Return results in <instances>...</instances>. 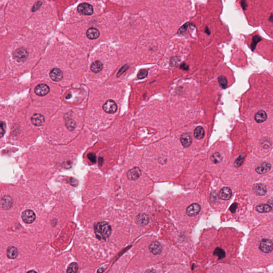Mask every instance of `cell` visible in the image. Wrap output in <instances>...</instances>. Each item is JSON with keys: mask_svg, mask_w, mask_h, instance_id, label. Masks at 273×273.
Returning a JSON list of instances; mask_svg holds the SVG:
<instances>
[{"mask_svg": "<svg viewBox=\"0 0 273 273\" xmlns=\"http://www.w3.org/2000/svg\"><path fill=\"white\" fill-rule=\"evenodd\" d=\"M94 233L97 239L100 240H107L111 235L112 228L107 222H98L94 226Z\"/></svg>", "mask_w": 273, "mask_h": 273, "instance_id": "cell-1", "label": "cell"}, {"mask_svg": "<svg viewBox=\"0 0 273 273\" xmlns=\"http://www.w3.org/2000/svg\"><path fill=\"white\" fill-rule=\"evenodd\" d=\"M259 248L263 252H271L273 250V243L269 239H263L259 245Z\"/></svg>", "mask_w": 273, "mask_h": 273, "instance_id": "cell-2", "label": "cell"}, {"mask_svg": "<svg viewBox=\"0 0 273 273\" xmlns=\"http://www.w3.org/2000/svg\"><path fill=\"white\" fill-rule=\"evenodd\" d=\"M21 218L24 222L26 224H30L34 222L36 219V215L32 210H27L23 212Z\"/></svg>", "mask_w": 273, "mask_h": 273, "instance_id": "cell-3", "label": "cell"}, {"mask_svg": "<svg viewBox=\"0 0 273 273\" xmlns=\"http://www.w3.org/2000/svg\"><path fill=\"white\" fill-rule=\"evenodd\" d=\"M78 12L83 15H91L94 12V9L91 5L83 3L78 7Z\"/></svg>", "mask_w": 273, "mask_h": 273, "instance_id": "cell-4", "label": "cell"}, {"mask_svg": "<svg viewBox=\"0 0 273 273\" xmlns=\"http://www.w3.org/2000/svg\"><path fill=\"white\" fill-rule=\"evenodd\" d=\"M102 108L105 112L113 114L117 111V106L113 100H108L103 105Z\"/></svg>", "mask_w": 273, "mask_h": 273, "instance_id": "cell-5", "label": "cell"}, {"mask_svg": "<svg viewBox=\"0 0 273 273\" xmlns=\"http://www.w3.org/2000/svg\"><path fill=\"white\" fill-rule=\"evenodd\" d=\"M201 210V206L197 203L192 204L186 209V213L189 216H195L198 215Z\"/></svg>", "mask_w": 273, "mask_h": 273, "instance_id": "cell-6", "label": "cell"}, {"mask_svg": "<svg viewBox=\"0 0 273 273\" xmlns=\"http://www.w3.org/2000/svg\"><path fill=\"white\" fill-rule=\"evenodd\" d=\"M34 91L35 93L38 96H44L49 93L50 88L46 84H41L36 87V88H35Z\"/></svg>", "mask_w": 273, "mask_h": 273, "instance_id": "cell-7", "label": "cell"}, {"mask_svg": "<svg viewBox=\"0 0 273 273\" xmlns=\"http://www.w3.org/2000/svg\"><path fill=\"white\" fill-rule=\"evenodd\" d=\"M63 74L60 69L55 68L50 72V77L54 81H59L62 79Z\"/></svg>", "mask_w": 273, "mask_h": 273, "instance_id": "cell-8", "label": "cell"}, {"mask_svg": "<svg viewBox=\"0 0 273 273\" xmlns=\"http://www.w3.org/2000/svg\"><path fill=\"white\" fill-rule=\"evenodd\" d=\"M141 174V171L139 167H135L129 171L127 173V177L130 180H135L140 177Z\"/></svg>", "mask_w": 273, "mask_h": 273, "instance_id": "cell-9", "label": "cell"}, {"mask_svg": "<svg viewBox=\"0 0 273 273\" xmlns=\"http://www.w3.org/2000/svg\"><path fill=\"white\" fill-rule=\"evenodd\" d=\"M14 59L18 61H24L27 57V52L23 48H21L16 50L13 55Z\"/></svg>", "mask_w": 273, "mask_h": 273, "instance_id": "cell-10", "label": "cell"}, {"mask_svg": "<svg viewBox=\"0 0 273 273\" xmlns=\"http://www.w3.org/2000/svg\"><path fill=\"white\" fill-rule=\"evenodd\" d=\"M1 204L3 209L5 210H8L12 207L13 204V200L12 198L9 196H4L1 198Z\"/></svg>", "mask_w": 273, "mask_h": 273, "instance_id": "cell-11", "label": "cell"}, {"mask_svg": "<svg viewBox=\"0 0 273 273\" xmlns=\"http://www.w3.org/2000/svg\"><path fill=\"white\" fill-rule=\"evenodd\" d=\"M136 224L139 226H144L148 224L149 218L147 214L145 213H140L136 216Z\"/></svg>", "mask_w": 273, "mask_h": 273, "instance_id": "cell-12", "label": "cell"}, {"mask_svg": "<svg viewBox=\"0 0 273 273\" xmlns=\"http://www.w3.org/2000/svg\"><path fill=\"white\" fill-rule=\"evenodd\" d=\"M271 167V164L270 163L268 162H263L260 165L256 167V171L258 174L263 175L270 171Z\"/></svg>", "mask_w": 273, "mask_h": 273, "instance_id": "cell-13", "label": "cell"}, {"mask_svg": "<svg viewBox=\"0 0 273 273\" xmlns=\"http://www.w3.org/2000/svg\"><path fill=\"white\" fill-rule=\"evenodd\" d=\"M232 195V190L228 187L222 188V189L220 190L219 194L220 199L225 201L230 199Z\"/></svg>", "mask_w": 273, "mask_h": 273, "instance_id": "cell-14", "label": "cell"}, {"mask_svg": "<svg viewBox=\"0 0 273 273\" xmlns=\"http://www.w3.org/2000/svg\"><path fill=\"white\" fill-rule=\"evenodd\" d=\"M44 117L40 114H35L31 118V121L35 126H41L44 122Z\"/></svg>", "mask_w": 273, "mask_h": 273, "instance_id": "cell-15", "label": "cell"}, {"mask_svg": "<svg viewBox=\"0 0 273 273\" xmlns=\"http://www.w3.org/2000/svg\"><path fill=\"white\" fill-rule=\"evenodd\" d=\"M149 249L153 254L157 255H159L160 254V253L162 252V248L159 242L155 241V242H153L151 243L149 247Z\"/></svg>", "mask_w": 273, "mask_h": 273, "instance_id": "cell-16", "label": "cell"}, {"mask_svg": "<svg viewBox=\"0 0 273 273\" xmlns=\"http://www.w3.org/2000/svg\"><path fill=\"white\" fill-rule=\"evenodd\" d=\"M180 141L182 145L184 147H188L191 145L192 142V137L188 133H183L180 138Z\"/></svg>", "mask_w": 273, "mask_h": 273, "instance_id": "cell-17", "label": "cell"}, {"mask_svg": "<svg viewBox=\"0 0 273 273\" xmlns=\"http://www.w3.org/2000/svg\"><path fill=\"white\" fill-rule=\"evenodd\" d=\"M253 191L258 195H264L267 192V188L263 183H258L254 186Z\"/></svg>", "mask_w": 273, "mask_h": 273, "instance_id": "cell-18", "label": "cell"}, {"mask_svg": "<svg viewBox=\"0 0 273 273\" xmlns=\"http://www.w3.org/2000/svg\"><path fill=\"white\" fill-rule=\"evenodd\" d=\"M267 118V113L264 110H258L255 114V120L257 123L263 122L266 120Z\"/></svg>", "mask_w": 273, "mask_h": 273, "instance_id": "cell-19", "label": "cell"}, {"mask_svg": "<svg viewBox=\"0 0 273 273\" xmlns=\"http://www.w3.org/2000/svg\"><path fill=\"white\" fill-rule=\"evenodd\" d=\"M18 255V250L15 247H9L6 251V256L8 258L14 259L16 258Z\"/></svg>", "mask_w": 273, "mask_h": 273, "instance_id": "cell-20", "label": "cell"}, {"mask_svg": "<svg viewBox=\"0 0 273 273\" xmlns=\"http://www.w3.org/2000/svg\"><path fill=\"white\" fill-rule=\"evenodd\" d=\"M99 31L95 28H90L87 32V37L91 40L97 39L99 37Z\"/></svg>", "mask_w": 273, "mask_h": 273, "instance_id": "cell-21", "label": "cell"}, {"mask_svg": "<svg viewBox=\"0 0 273 273\" xmlns=\"http://www.w3.org/2000/svg\"><path fill=\"white\" fill-rule=\"evenodd\" d=\"M103 65L102 63L99 61H95L93 62L90 66V69L92 71L97 73L102 70Z\"/></svg>", "mask_w": 273, "mask_h": 273, "instance_id": "cell-22", "label": "cell"}, {"mask_svg": "<svg viewBox=\"0 0 273 273\" xmlns=\"http://www.w3.org/2000/svg\"><path fill=\"white\" fill-rule=\"evenodd\" d=\"M204 135H205V131L204 129L203 128L202 126H198L195 129L194 132V136L198 139H202L203 138Z\"/></svg>", "mask_w": 273, "mask_h": 273, "instance_id": "cell-23", "label": "cell"}, {"mask_svg": "<svg viewBox=\"0 0 273 273\" xmlns=\"http://www.w3.org/2000/svg\"><path fill=\"white\" fill-rule=\"evenodd\" d=\"M272 208L268 204H260L256 207V210L260 213H268L271 211Z\"/></svg>", "mask_w": 273, "mask_h": 273, "instance_id": "cell-24", "label": "cell"}, {"mask_svg": "<svg viewBox=\"0 0 273 273\" xmlns=\"http://www.w3.org/2000/svg\"><path fill=\"white\" fill-rule=\"evenodd\" d=\"M211 160L214 164H218L221 162L222 160V156L218 152L214 153L211 156Z\"/></svg>", "mask_w": 273, "mask_h": 273, "instance_id": "cell-25", "label": "cell"}, {"mask_svg": "<svg viewBox=\"0 0 273 273\" xmlns=\"http://www.w3.org/2000/svg\"><path fill=\"white\" fill-rule=\"evenodd\" d=\"M79 269V266L76 263H71L67 269V273H77Z\"/></svg>", "mask_w": 273, "mask_h": 273, "instance_id": "cell-26", "label": "cell"}, {"mask_svg": "<svg viewBox=\"0 0 273 273\" xmlns=\"http://www.w3.org/2000/svg\"><path fill=\"white\" fill-rule=\"evenodd\" d=\"M214 255L218 257V259H221L225 257L224 251L220 248H217L214 251Z\"/></svg>", "mask_w": 273, "mask_h": 273, "instance_id": "cell-27", "label": "cell"}, {"mask_svg": "<svg viewBox=\"0 0 273 273\" xmlns=\"http://www.w3.org/2000/svg\"><path fill=\"white\" fill-rule=\"evenodd\" d=\"M147 75H148L147 71L146 69H141L139 71L138 73L137 74V78H138L139 79H143L146 78Z\"/></svg>", "mask_w": 273, "mask_h": 273, "instance_id": "cell-28", "label": "cell"}, {"mask_svg": "<svg viewBox=\"0 0 273 273\" xmlns=\"http://www.w3.org/2000/svg\"><path fill=\"white\" fill-rule=\"evenodd\" d=\"M218 81L219 83L220 86L222 88H225L227 87V80L226 78L223 76H221L218 78Z\"/></svg>", "mask_w": 273, "mask_h": 273, "instance_id": "cell-29", "label": "cell"}, {"mask_svg": "<svg viewBox=\"0 0 273 273\" xmlns=\"http://www.w3.org/2000/svg\"><path fill=\"white\" fill-rule=\"evenodd\" d=\"M261 40V39L260 38V37H259L258 35H256V36L253 37L252 39V44H251L252 48H255L257 43L259 42V41H260Z\"/></svg>", "mask_w": 273, "mask_h": 273, "instance_id": "cell-30", "label": "cell"}, {"mask_svg": "<svg viewBox=\"0 0 273 273\" xmlns=\"http://www.w3.org/2000/svg\"><path fill=\"white\" fill-rule=\"evenodd\" d=\"M88 159L92 163H96L97 162V157L95 154L94 153H90L88 154Z\"/></svg>", "mask_w": 273, "mask_h": 273, "instance_id": "cell-31", "label": "cell"}, {"mask_svg": "<svg viewBox=\"0 0 273 273\" xmlns=\"http://www.w3.org/2000/svg\"><path fill=\"white\" fill-rule=\"evenodd\" d=\"M66 125H67V128L69 130H73L75 127V123L73 122L72 120L69 121L68 122H67V124H66Z\"/></svg>", "mask_w": 273, "mask_h": 273, "instance_id": "cell-32", "label": "cell"}, {"mask_svg": "<svg viewBox=\"0 0 273 273\" xmlns=\"http://www.w3.org/2000/svg\"><path fill=\"white\" fill-rule=\"evenodd\" d=\"M243 160V157H239V159L237 160L236 161H235V167H239L242 164V163Z\"/></svg>", "mask_w": 273, "mask_h": 273, "instance_id": "cell-33", "label": "cell"}, {"mask_svg": "<svg viewBox=\"0 0 273 273\" xmlns=\"http://www.w3.org/2000/svg\"><path fill=\"white\" fill-rule=\"evenodd\" d=\"M129 68L128 65H125L124 66H123L122 68H121V69L120 70V71H118V74H117V76H120L124 72H125L126 70L128 69V68Z\"/></svg>", "mask_w": 273, "mask_h": 273, "instance_id": "cell-34", "label": "cell"}, {"mask_svg": "<svg viewBox=\"0 0 273 273\" xmlns=\"http://www.w3.org/2000/svg\"><path fill=\"white\" fill-rule=\"evenodd\" d=\"M237 206V204L236 203H234V204H233L232 205L230 208V210L231 211V212H232V213L235 212L236 210Z\"/></svg>", "mask_w": 273, "mask_h": 273, "instance_id": "cell-35", "label": "cell"}, {"mask_svg": "<svg viewBox=\"0 0 273 273\" xmlns=\"http://www.w3.org/2000/svg\"><path fill=\"white\" fill-rule=\"evenodd\" d=\"M69 183H71V185L73 186H76L78 185L77 181L75 179H74V178H71L69 179Z\"/></svg>", "mask_w": 273, "mask_h": 273, "instance_id": "cell-36", "label": "cell"}, {"mask_svg": "<svg viewBox=\"0 0 273 273\" xmlns=\"http://www.w3.org/2000/svg\"><path fill=\"white\" fill-rule=\"evenodd\" d=\"M240 4H241V6L242 7L243 9H246L247 5V3H246L245 0H242V1H241Z\"/></svg>", "mask_w": 273, "mask_h": 273, "instance_id": "cell-37", "label": "cell"}, {"mask_svg": "<svg viewBox=\"0 0 273 273\" xmlns=\"http://www.w3.org/2000/svg\"><path fill=\"white\" fill-rule=\"evenodd\" d=\"M180 68H182V69L185 70V71H187L189 68H188V66L186 65L185 63H183V64H182V65L180 66Z\"/></svg>", "mask_w": 273, "mask_h": 273, "instance_id": "cell-38", "label": "cell"}, {"mask_svg": "<svg viewBox=\"0 0 273 273\" xmlns=\"http://www.w3.org/2000/svg\"><path fill=\"white\" fill-rule=\"evenodd\" d=\"M3 122H1V135H2V136H3V135L4 134V133H5V129H3V127H4V125H3Z\"/></svg>", "mask_w": 273, "mask_h": 273, "instance_id": "cell-39", "label": "cell"}, {"mask_svg": "<svg viewBox=\"0 0 273 273\" xmlns=\"http://www.w3.org/2000/svg\"><path fill=\"white\" fill-rule=\"evenodd\" d=\"M269 21H271V22H273V15L272 14L271 16L270 17V18H269Z\"/></svg>", "mask_w": 273, "mask_h": 273, "instance_id": "cell-40", "label": "cell"}]
</instances>
